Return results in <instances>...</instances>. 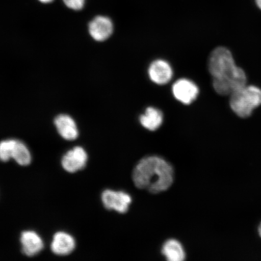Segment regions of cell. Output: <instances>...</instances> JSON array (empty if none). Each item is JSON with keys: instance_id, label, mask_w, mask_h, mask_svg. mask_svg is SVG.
Listing matches in <instances>:
<instances>
[{"instance_id": "cell-17", "label": "cell", "mask_w": 261, "mask_h": 261, "mask_svg": "<svg viewBox=\"0 0 261 261\" xmlns=\"http://www.w3.org/2000/svg\"><path fill=\"white\" fill-rule=\"evenodd\" d=\"M40 2L42 3H50L54 1V0H39Z\"/></svg>"}, {"instance_id": "cell-7", "label": "cell", "mask_w": 261, "mask_h": 261, "mask_svg": "<svg viewBox=\"0 0 261 261\" xmlns=\"http://www.w3.org/2000/svg\"><path fill=\"white\" fill-rule=\"evenodd\" d=\"M113 24L109 18L105 16H97L89 25L91 37L97 41H103L109 39L113 32Z\"/></svg>"}, {"instance_id": "cell-16", "label": "cell", "mask_w": 261, "mask_h": 261, "mask_svg": "<svg viewBox=\"0 0 261 261\" xmlns=\"http://www.w3.org/2000/svg\"><path fill=\"white\" fill-rule=\"evenodd\" d=\"M63 2L68 8L80 11L84 8L86 0H63Z\"/></svg>"}, {"instance_id": "cell-11", "label": "cell", "mask_w": 261, "mask_h": 261, "mask_svg": "<svg viewBox=\"0 0 261 261\" xmlns=\"http://www.w3.org/2000/svg\"><path fill=\"white\" fill-rule=\"evenodd\" d=\"M54 122L58 133L64 139L71 141L77 138L79 132L72 117L67 114H61L55 118Z\"/></svg>"}, {"instance_id": "cell-15", "label": "cell", "mask_w": 261, "mask_h": 261, "mask_svg": "<svg viewBox=\"0 0 261 261\" xmlns=\"http://www.w3.org/2000/svg\"><path fill=\"white\" fill-rule=\"evenodd\" d=\"M15 139H7L0 142V161L7 162L12 159Z\"/></svg>"}, {"instance_id": "cell-14", "label": "cell", "mask_w": 261, "mask_h": 261, "mask_svg": "<svg viewBox=\"0 0 261 261\" xmlns=\"http://www.w3.org/2000/svg\"><path fill=\"white\" fill-rule=\"evenodd\" d=\"M12 159L21 166H28L32 162V154L30 150L24 143L20 140L15 139L13 147Z\"/></svg>"}, {"instance_id": "cell-4", "label": "cell", "mask_w": 261, "mask_h": 261, "mask_svg": "<svg viewBox=\"0 0 261 261\" xmlns=\"http://www.w3.org/2000/svg\"><path fill=\"white\" fill-rule=\"evenodd\" d=\"M101 200L107 210L116 211L120 214L126 213L132 202V197L126 192L110 189H106L102 192Z\"/></svg>"}, {"instance_id": "cell-10", "label": "cell", "mask_w": 261, "mask_h": 261, "mask_svg": "<svg viewBox=\"0 0 261 261\" xmlns=\"http://www.w3.org/2000/svg\"><path fill=\"white\" fill-rule=\"evenodd\" d=\"M76 247V241L73 236L65 231H58L51 241V252L58 256H66Z\"/></svg>"}, {"instance_id": "cell-9", "label": "cell", "mask_w": 261, "mask_h": 261, "mask_svg": "<svg viewBox=\"0 0 261 261\" xmlns=\"http://www.w3.org/2000/svg\"><path fill=\"white\" fill-rule=\"evenodd\" d=\"M22 252L25 255L31 257L37 255L44 249V242L36 231L25 230L20 236Z\"/></svg>"}, {"instance_id": "cell-13", "label": "cell", "mask_w": 261, "mask_h": 261, "mask_svg": "<svg viewBox=\"0 0 261 261\" xmlns=\"http://www.w3.org/2000/svg\"><path fill=\"white\" fill-rule=\"evenodd\" d=\"M162 253L169 261H182L185 259L184 247L177 240L171 239L163 245Z\"/></svg>"}, {"instance_id": "cell-2", "label": "cell", "mask_w": 261, "mask_h": 261, "mask_svg": "<svg viewBox=\"0 0 261 261\" xmlns=\"http://www.w3.org/2000/svg\"><path fill=\"white\" fill-rule=\"evenodd\" d=\"M174 178V169L170 163L155 155L140 160L133 172V180L136 187L152 194L168 190Z\"/></svg>"}, {"instance_id": "cell-3", "label": "cell", "mask_w": 261, "mask_h": 261, "mask_svg": "<svg viewBox=\"0 0 261 261\" xmlns=\"http://www.w3.org/2000/svg\"><path fill=\"white\" fill-rule=\"evenodd\" d=\"M261 106V89L254 86H246L230 94V106L233 112L242 118L252 114Z\"/></svg>"}, {"instance_id": "cell-18", "label": "cell", "mask_w": 261, "mask_h": 261, "mask_svg": "<svg viewBox=\"0 0 261 261\" xmlns=\"http://www.w3.org/2000/svg\"><path fill=\"white\" fill-rule=\"evenodd\" d=\"M256 3L257 7H258L261 10V0H256Z\"/></svg>"}, {"instance_id": "cell-12", "label": "cell", "mask_w": 261, "mask_h": 261, "mask_svg": "<svg viewBox=\"0 0 261 261\" xmlns=\"http://www.w3.org/2000/svg\"><path fill=\"white\" fill-rule=\"evenodd\" d=\"M163 115L161 111L154 107H148L144 114L140 117V123L143 127L149 130H156L161 126Z\"/></svg>"}, {"instance_id": "cell-5", "label": "cell", "mask_w": 261, "mask_h": 261, "mask_svg": "<svg viewBox=\"0 0 261 261\" xmlns=\"http://www.w3.org/2000/svg\"><path fill=\"white\" fill-rule=\"evenodd\" d=\"M172 92L179 102L185 105H189L197 99L199 89L193 81L182 78L173 84Z\"/></svg>"}, {"instance_id": "cell-6", "label": "cell", "mask_w": 261, "mask_h": 261, "mask_svg": "<svg viewBox=\"0 0 261 261\" xmlns=\"http://www.w3.org/2000/svg\"><path fill=\"white\" fill-rule=\"evenodd\" d=\"M88 162V154L83 147L76 146L69 150L61 159V165L65 171L74 173L86 167Z\"/></svg>"}, {"instance_id": "cell-1", "label": "cell", "mask_w": 261, "mask_h": 261, "mask_svg": "<svg viewBox=\"0 0 261 261\" xmlns=\"http://www.w3.org/2000/svg\"><path fill=\"white\" fill-rule=\"evenodd\" d=\"M208 68L214 89L220 95H230L246 85V73L237 66L232 54L226 47L214 49L208 58Z\"/></svg>"}, {"instance_id": "cell-19", "label": "cell", "mask_w": 261, "mask_h": 261, "mask_svg": "<svg viewBox=\"0 0 261 261\" xmlns=\"http://www.w3.org/2000/svg\"><path fill=\"white\" fill-rule=\"evenodd\" d=\"M258 231H259V236L261 237V223L260 224V226H259Z\"/></svg>"}, {"instance_id": "cell-8", "label": "cell", "mask_w": 261, "mask_h": 261, "mask_svg": "<svg viewBox=\"0 0 261 261\" xmlns=\"http://www.w3.org/2000/svg\"><path fill=\"white\" fill-rule=\"evenodd\" d=\"M150 80L158 85H165L169 83L173 76V70L167 61L156 60L150 64L148 68Z\"/></svg>"}]
</instances>
